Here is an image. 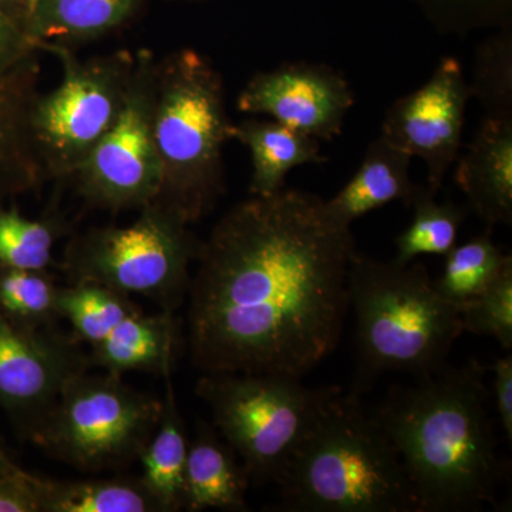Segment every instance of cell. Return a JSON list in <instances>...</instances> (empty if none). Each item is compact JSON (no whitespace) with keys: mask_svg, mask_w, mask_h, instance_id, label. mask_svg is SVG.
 Here are the masks:
<instances>
[{"mask_svg":"<svg viewBox=\"0 0 512 512\" xmlns=\"http://www.w3.org/2000/svg\"><path fill=\"white\" fill-rule=\"evenodd\" d=\"M49 46L42 45L39 46ZM63 79L37 97L32 134L46 177H72L123 109L137 60L114 55L82 63L57 46Z\"/></svg>","mask_w":512,"mask_h":512,"instance_id":"9","label":"cell"},{"mask_svg":"<svg viewBox=\"0 0 512 512\" xmlns=\"http://www.w3.org/2000/svg\"><path fill=\"white\" fill-rule=\"evenodd\" d=\"M464 332L490 336L501 348L512 349V265L476 298L458 306Z\"/></svg>","mask_w":512,"mask_h":512,"instance_id":"30","label":"cell"},{"mask_svg":"<svg viewBox=\"0 0 512 512\" xmlns=\"http://www.w3.org/2000/svg\"><path fill=\"white\" fill-rule=\"evenodd\" d=\"M18 467V464H16L15 461L6 454L3 447H0V474L9 473V471L15 470V468Z\"/></svg>","mask_w":512,"mask_h":512,"instance_id":"34","label":"cell"},{"mask_svg":"<svg viewBox=\"0 0 512 512\" xmlns=\"http://www.w3.org/2000/svg\"><path fill=\"white\" fill-rule=\"evenodd\" d=\"M33 0H22V8H23V20H25L26 12H28L30 3H32ZM25 23V22H23Z\"/></svg>","mask_w":512,"mask_h":512,"instance_id":"35","label":"cell"},{"mask_svg":"<svg viewBox=\"0 0 512 512\" xmlns=\"http://www.w3.org/2000/svg\"><path fill=\"white\" fill-rule=\"evenodd\" d=\"M487 369L477 360L393 386L373 416L416 494L419 512H476L497 505L504 471Z\"/></svg>","mask_w":512,"mask_h":512,"instance_id":"2","label":"cell"},{"mask_svg":"<svg viewBox=\"0 0 512 512\" xmlns=\"http://www.w3.org/2000/svg\"><path fill=\"white\" fill-rule=\"evenodd\" d=\"M181 323L174 312L148 315L134 313L123 320L106 339L87 350L90 367L123 376L124 373H150L173 376L183 350Z\"/></svg>","mask_w":512,"mask_h":512,"instance_id":"16","label":"cell"},{"mask_svg":"<svg viewBox=\"0 0 512 512\" xmlns=\"http://www.w3.org/2000/svg\"><path fill=\"white\" fill-rule=\"evenodd\" d=\"M92 369L72 333L15 325L0 315V409L23 439L42 423L69 380Z\"/></svg>","mask_w":512,"mask_h":512,"instance_id":"11","label":"cell"},{"mask_svg":"<svg viewBox=\"0 0 512 512\" xmlns=\"http://www.w3.org/2000/svg\"><path fill=\"white\" fill-rule=\"evenodd\" d=\"M231 137L251 153L252 197H269L284 190L286 175L293 168L326 161L318 140L274 120L249 119L234 124Z\"/></svg>","mask_w":512,"mask_h":512,"instance_id":"19","label":"cell"},{"mask_svg":"<svg viewBox=\"0 0 512 512\" xmlns=\"http://www.w3.org/2000/svg\"><path fill=\"white\" fill-rule=\"evenodd\" d=\"M0 512H40L35 474L20 467L0 474Z\"/></svg>","mask_w":512,"mask_h":512,"instance_id":"31","label":"cell"},{"mask_svg":"<svg viewBox=\"0 0 512 512\" xmlns=\"http://www.w3.org/2000/svg\"><path fill=\"white\" fill-rule=\"evenodd\" d=\"M221 74L185 49L156 64L154 146L161 167L156 204L188 224L212 211L224 192L222 150L232 140Z\"/></svg>","mask_w":512,"mask_h":512,"instance_id":"5","label":"cell"},{"mask_svg":"<svg viewBox=\"0 0 512 512\" xmlns=\"http://www.w3.org/2000/svg\"><path fill=\"white\" fill-rule=\"evenodd\" d=\"M0 447H3V446H2V440H0Z\"/></svg>","mask_w":512,"mask_h":512,"instance_id":"37","label":"cell"},{"mask_svg":"<svg viewBox=\"0 0 512 512\" xmlns=\"http://www.w3.org/2000/svg\"><path fill=\"white\" fill-rule=\"evenodd\" d=\"M140 0H33L25 15L30 42L39 49L55 39H87L117 28Z\"/></svg>","mask_w":512,"mask_h":512,"instance_id":"21","label":"cell"},{"mask_svg":"<svg viewBox=\"0 0 512 512\" xmlns=\"http://www.w3.org/2000/svg\"><path fill=\"white\" fill-rule=\"evenodd\" d=\"M491 372L494 373L493 393L498 420L508 443L512 441V356L495 360Z\"/></svg>","mask_w":512,"mask_h":512,"instance_id":"33","label":"cell"},{"mask_svg":"<svg viewBox=\"0 0 512 512\" xmlns=\"http://www.w3.org/2000/svg\"><path fill=\"white\" fill-rule=\"evenodd\" d=\"M154 72L150 57L137 60L116 123L72 175L80 194L103 210H141L160 192L161 167L151 128Z\"/></svg>","mask_w":512,"mask_h":512,"instance_id":"10","label":"cell"},{"mask_svg":"<svg viewBox=\"0 0 512 512\" xmlns=\"http://www.w3.org/2000/svg\"><path fill=\"white\" fill-rule=\"evenodd\" d=\"M348 285L356 322L353 393L362 396L386 373L417 379L448 366L463 322L460 309L434 289L426 265H397L356 252Z\"/></svg>","mask_w":512,"mask_h":512,"instance_id":"4","label":"cell"},{"mask_svg":"<svg viewBox=\"0 0 512 512\" xmlns=\"http://www.w3.org/2000/svg\"><path fill=\"white\" fill-rule=\"evenodd\" d=\"M439 32L467 36L512 26V0H410Z\"/></svg>","mask_w":512,"mask_h":512,"instance_id":"29","label":"cell"},{"mask_svg":"<svg viewBox=\"0 0 512 512\" xmlns=\"http://www.w3.org/2000/svg\"><path fill=\"white\" fill-rule=\"evenodd\" d=\"M36 47L26 35L25 23L10 13L0 3V73L12 69L26 57L35 53Z\"/></svg>","mask_w":512,"mask_h":512,"instance_id":"32","label":"cell"},{"mask_svg":"<svg viewBox=\"0 0 512 512\" xmlns=\"http://www.w3.org/2000/svg\"><path fill=\"white\" fill-rule=\"evenodd\" d=\"M59 291L49 271L0 266V315L25 328L45 329L59 322Z\"/></svg>","mask_w":512,"mask_h":512,"instance_id":"26","label":"cell"},{"mask_svg":"<svg viewBox=\"0 0 512 512\" xmlns=\"http://www.w3.org/2000/svg\"><path fill=\"white\" fill-rule=\"evenodd\" d=\"M188 225L153 202L127 227L93 228L74 238L64 252V274L69 284L92 282L175 313L187 299L202 245Z\"/></svg>","mask_w":512,"mask_h":512,"instance_id":"7","label":"cell"},{"mask_svg":"<svg viewBox=\"0 0 512 512\" xmlns=\"http://www.w3.org/2000/svg\"><path fill=\"white\" fill-rule=\"evenodd\" d=\"M40 512H163L140 477L53 480L37 476Z\"/></svg>","mask_w":512,"mask_h":512,"instance_id":"22","label":"cell"},{"mask_svg":"<svg viewBox=\"0 0 512 512\" xmlns=\"http://www.w3.org/2000/svg\"><path fill=\"white\" fill-rule=\"evenodd\" d=\"M353 104L355 93L342 73L328 64L299 62L256 73L239 93L237 109L332 141L342 133Z\"/></svg>","mask_w":512,"mask_h":512,"instance_id":"13","label":"cell"},{"mask_svg":"<svg viewBox=\"0 0 512 512\" xmlns=\"http://www.w3.org/2000/svg\"><path fill=\"white\" fill-rule=\"evenodd\" d=\"M456 183L487 229L512 224V119L485 117L466 153Z\"/></svg>","mask_w":512,"mask_h":512,"instance_id":"15","label":"cell"},{"mask_svg":"<svg viewBox=\"0 0 512 512\" xmlns=\"http://www.w3.org/2000/svg\"><path fill=\"white\" fill-rule=\"evenodd\" d=\"M471 99H477L485 117L512 119V26L494 30L474 53Z\"/></svg>","mask_w":512,"mask_h":512,"instance_id":"27","label":"cell"},{"mask_svg":"<svg viewBox=\"0 0 512 512\" xmlns=\"http://www.w3.org/2000/svg\"><path fill=\"white\" fill-rule=\"evenodd\" d=\"M413 158L392 146L382 136L370 144L362 164L348 184L323 201L329 220L350 228L353 222L393 201L412 207L420 185L410 178Z\"/></svg>","mask_w":512,"mask_h":512,"instance_id":"17","label":"cell"},{"mask_svg":"<svg viewBox=\"0 0 512 512\" xmlns=\"http://www.w3.org/2000/svg\"><path fill=\"white\" fill-rule=\"evenodd\" d=\"M299 190L239 202L202 241L188 346L202 373L302 377L338 349L356 242Z\"/></svg>","mask_w":512,"mask_h":512,"instance_id":"1","label":"cell"},{"mask_svg":"<svg viewBox=\"0 0 512 512\" xmlns=\"http://www.w3.org/2000/svg\"><path fill=\"white\" fill-rule=\"evenodd\" d=\"M143 311L131 296L92 282L60 286L59 315L72 326L82 345L94 346L106 339L123 320Z\"/></svg>","mask_w":512,"mask_h":512,"instance_id":"23","label":"cell"},{"mask_svg":"<svg viewBox=\"0 0 512 512\" xmlns=\"http://www.w3.org/2000/svg\"><path fill=\"white\" fill-rule=\"evenodd\" d=\"M3 6L8 5V3H16V5L22 6V0H0Z\"/></svg>","mask_w":512,"mask_h":512,"instance_id":"36","label":"cell"},{"mask_svg":"<svg viewBox=\"0 0 512 512\" xmlns=\"http://www.w3.org/2000/svg\"><path fill=\"white\" fill-rule=\"evenodd\" d=\"M288 512H419L399 453L359 394L340 390L276 480Z\"/></svg>","mask_w":512,"mask_h":512,"instance_id":"3","label":"cell"},{"mask_svg":"<svg viewBox=\"0 0 512 512\" xmlns=\"http://www.w3.org/2000/svg\"><path fill=\"white\" fill-rule=\"evenodd\" d=\"M59 231L55 221L32 220L15 207H0V266L47 271Z\"/></svg>","mask_w":512,"mask_h":512,"instance_id":"28","label":"cell"},{"mask_svg":"<svg viewBox=\"0 0 512 512\" xmlns=\"http://www.w3.org/2000/svg\"><path fill=\"white\" fill-rule=\"evenodd\" d=\"M444 256L443 272L433 279V285L441 298L457 308L480 295L512 265L511 256L504 255L494 244L491 229L463 245H456Z\"/></svg>","mask_w":512,"mask_h":512,"instance_id":"24","label":"cell"},{"mask_svg":"<svg viewBox=\"0 0 512 512\" xmlns=\"http://www.w3.org/2000/svg\"><path fill=\"white\" fill-rule=\"evenodd\" d=\"M249 485L237 453L214 427L198 421L197 434L188 446L184 510L248 511Z\"/></svg>","mask_w":512,"mask_h":512,"instance_id":"18","label":"cell"},{"mask_svg":"<svg viewBox=\"0 0 512 512\" xmlns=\"http://www.w3.org/2000/svg\"><path fill=\"white\" fill-rule=\"evenodd\" d=\"M39 73L35 53L0 73V204L46 177L32 134Z\"/></svg>","mask_w":512,"mask_h":512,"instance_id":"14","label":"cell"},{"mask_svg":"<svg viewBox=\"0 0 512 512\" xmlns=\"http://www.w3.org/2000/svg\"><path fill=\"white\" fill-rule=\"evenodd\" d=\"M165 380L160 421L140 457L141 483L163 512L184 510L185 467L190 441L178 407L173 377Z\"/></svg>","mask_w":512,"mask_h":512,"instance_id":"20","label":"cell"},{"mask_svg":"<svg viewBox=\"0 0 512 512\" xmlns=\"http://www.w3.org/2000/svg\"><path fill=\"white\" fill-rule=\"evenodd\" d=\"M339 386L312 389L279 373H202L195 393L251 484H275Z\"/></svg>","mask_w":512,"mask_h":512,"instance_id":"6","label":"cell"},{"mask_svg":"<svg viewBox=\"0 0 512 512\" xmlns=\"http://www.w3.org/2000/svg\"><path fill=\"white\" fill-rule=\"evenodd\" d=\"M470 89L456 57H444L416 92L400 97L387 110L382 136L392 146L423 161L427 190L437 195L461 153Z\"/></svg>","mask_w":512,"mask_h":512,"instance_id":"12","label":"cell"},{"mask_svg":"<svg viewBox=\"0 0 512 512\" xmlns=\"http://www.w3.org/2000/svg\"><path fill=\"white\" fill-rule=\"evenodd\" d=\"M413 220L396 238L393 262L407 265L420 255H446L456 247L458 231L466 211L453 201L439 204L436 195L421 187L412 202Z\"/></svg>","mask_w":512,"mask_h":512,"instance_id":"25","label":"cell"},{"mask_svg":"<svg viewBox=\"0 0 512 512\" xmlns=\"http://www.w3.org/2000/svg\"><path fill=\"white\" fill-rule=\"evenodd\" d=\"M161 410L163 399L123 376L87 370L67 382L28 441L83 473L123 471L140 460Z\"/></svg>","mask_w":512,"mask_h":512,"instance_id":"8","label":"cell"}]
</instances>
